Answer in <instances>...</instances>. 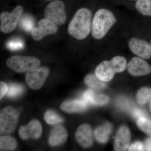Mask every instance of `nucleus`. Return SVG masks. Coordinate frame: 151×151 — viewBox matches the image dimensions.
I'll return each instance as SVG.
<instances>
[{
  "label": "nucleus",
  "mask_w": 151,
  "mask_h": 151,
  "mask_svg": "<svg viewBox=\"0 0 151 151\" xmlns=\"http://www.w3.org/2000/svg\"><path fill=\"white\" fill-rule=\"evenodd\" d=\"M92 13L86 8L78 10L68 27V32L78 40H82L89 35L92 27Z\"/></svg>",
  "instance_id": "obj_1"
},
{
  "label": "nucleus",
  "mask_w": 151,
  "mask_h": 151,
  "mask_svg": "<svg viewBox=\"0 0 151 151\" xmlns=\"http://www.w3.org/2000/svg\"><path fill=\"white\" fill-rule=\"evenodd\" d=\"M117 22L114 14L109 10L101 9L94 14L92 23V36L96 40L104 37Z\"/></svg>",
  "instance_id": "obj_2"
},
{
  "label": "nucleus",
  "mask_w": 151,
  "mask_h": 151,
  "mask_svg": "<svg viewBox=\"0 0 151 151\" xmlns=\"http://www.w3.org/2000/svg\"><path fill=\"white\" fill-rule=\"evenodd\" d=\"M7 66L19 73H24L38 67L40 64L39 59L34 57L13 56L6 61Z\"/></svg>",
  "instance_id": "obj_3"
},
{
  "label": "nucleus",
  "mask_w": 151,
  "mask_h": 151,
  "mask_svg": "<svg viewBox=\"0 0 151 151\" xmlns=\"http://www.w3.org/2000/svg\"><path fill=\"white\" fill-rule=\"evenodd\" d=\"M19 112L12 107H7L0 113V132L1 134H11L14 132L19 120Z\"/></svg>",
  "instance_id": "obj_4"
},
{
  "label": "nucleus",
  "mask_w": 151,
  "mask_h": 151,
  "mask_svg": "<svg viewBox=\"0 0 151 151\" xmlns=\"http://www.w3.org/2000/svg\"><path fill=\"white\" fill-rule=\"evenodd\" d=\"M23 12V9L20 6H17L11 12H2L0 15L1 32L7 34L13 31L21 19Z\"/></svg>",
  "instance_id": "obj_5"
},
{
  "label": "nucleus",
  "mask_w": 151,
  "mask_h": 151,
  "mask_svg": "<svg viewBox=\"0 0 151 151\" xmlns=\"http://www.w3.org/2000/svg\"><path fill=\"white\" fill-rule=\"evenodd\" d=\"M44 16L45 18L50 20L56 25L64 24L66 20L64 3L59 0L50 3L45 8Z\"/></svg>",
  "instance_id": "obj_6"
},
{
  "label": "nucleus",
  "mask_w": 151,
  "mask_h": 151,
  "mask_svg": "<svg viewBox=\"0 0 151 151\" xmlns=\"http://www.w3.org/2000/svg\"><path fill=\"white\" fill-rule=\"evenodd\" d=\"M49 74L46 67H37L27 71L26 74L27 84L31 89L37 90L43 86Z\"/></svg>",
  "instance_id": "obj_7"
},
{
  "label": "nucleus",
  "mask_w": 151,
  "mask_h": 151,
  "mask_svg": "<svg viewBox=\"0 0 151 151\" xmlns=\"http://www.w3.org/2000/svg\"><path fill=\"white\" fill-rule=\"evenodd\" d=\"M57 31L56 24L50 20L45 18L39 22L38 27L33 28L32 36L35 40L40 41L46 36L55 34Z\"/></svg>",
  "instance_id": "obj_8"
},
{
  "label": "nucleus",
  "mask_w": 151,
  "mask_h": 151,
  "mask_svg": "<svg viewBox=\"0 0 151 151\" xmlns=\"http://www.w3.org/2000/svg\"><path fill=\"white\" fill-rule=\"evenodd\" d=\"M128 45L130 50L139 57L145 59L150 58L151 45L146 41L132 37L129 40Z\"/></svg>",
  "instance_id": "obj_9"
},
{
  "label": "nucleus",
  "mask_w": 151,
  "mask_h": 151,
  "mask_svg": "<svg viewBox=\"0 0 151 151\" xmlns=\"http://www.w3.org/2000/svg\"><path fill=\"white\" fill-rule=\"evenodd\" d=\"M127 69L131 75L135 76L147 75L151 72V65L139 57L132 58L127 65Z\"/></svg>",
  "instance_id": "obj_10"
},
{
  "label": "nucleus",
  "mask_w": 151,
  "mask_h": 151,
  "mask_svg": "<svg viewBox=\"0 0 151 151\" xmlns=\"http://www.w3.org/2000/svg\"><path fill=\"white\" fill-rule=\"evenodd\" d=\"M42 133V127L37 120H33L27 125L20 127L19 134L22 139H27L29 138L37 139L40 137Z\"/></svg>",
  "instance_id": "obj_11"
},
{
  "label": "nucleus",
  "mask_w": 151,
  "mask_h": 151,
  "mask_svg": "<svg viewBox=\"0 0 151 151\" xmlns=\"http://www.w3.org/2000/svg\"><path fill=\"white\" fill-rule=\"evenodd\" d=\"M76 138L78 144L83 147H90L93 145L94 140L92 128L87 124L81 125L76 131Z\"/></svg>",
  "instance_id": "obj_12"
},
{
  "label": "nucleus",
  "mask_w": 151,
  "mask_h": 151,
  "mask_svg": "<svg viewBox=\"0 0 151 151\" xmlns=\"http://www.w3.org/2000/svg\"><path fill=\"white\" fill-rule=\"evenodd\" d=\"M130 140L131 133L129 128L127 126H122L116 134L114 142V149L116 151L126 150L129 146Z\"/></svg>",
  "instance_id": "obj_13"
},
{
  "label": "nucleus",
  "mask_w": 151,
  "mask_h": 151,
  "mask_svg": "<svg viewBox=\"0 0 151 151\" xmlns=\"http://www.w3.org/2000/svg\"><path fill=\"white\" fill-rule=\"evenodd\" d=\"M95 75L99 79L105 82L112 80L116 73L111 61L104 60L99 64L95 70Z\"/></svg>",
  "instance_id": "obj_14"
},
{
  "label": "nucleus",
  "mask_w": 151,
  "mask_h": 151,
  "mask_svg": "<svg viewBox=\"0 0 151 151\" xmlns=\"http://www.w3.org/2000/svg\"><path fill=\"white\" fill-rule=\"evenodd\" d=\"M67 137V132L65 128L62 126H57L52 131L49 138V144L53 147L60 145L65 142Z\"/></svg>",
  "instance_id": "obj_15"
},
{
  "label": "nucleus",
  "mask_w": 151,
  "mask_h": 151,
  "mask_svg": "<svg viewBox=\"0 0 151 151\" xmlns=\"http://www.w3.org/2000/svg\"><path fill=\"white\" fill-rule=\"evenodd\" d=\"M88 104L84 99L70 100L62 103L60 108L63 111L66 113H77L85 111L87 108Z\"/></svg>",
  "instance_id": "obj_16"
},
{
  "label": "nucleus",
  "mask_w": 151,
  "mask_h": 151,
  "mask_svg": "<svg viewBox=\"0 0 151 151\" xmlns=\"http://www.w3.org/2000/svg\"><path fill=\"white\" fill-rule=\"evenodd\" d=\"M83 99L88 104L102 106L109 102V97L103 94H99L92 89L86 90L83 94Z\"/></svg>",
  "instance_id": "obj_17"
},
{
  "label": "nucleus",
  "mask_w": 151,
  "mask_h": 151,
  "mask_svg": "<svg viewBox=\"0 0 151 151\" xmlns=\"http://www.w3.org/2000/svg\"><path fill=\"white\" fill-rule=\"evenodd\" d=\"M112 131V125L109 123H107L103 126L98 127L95 130L94 137L99 143L107 142Z\"/></svg>",
  "instance_id": "obj_18"
},
{
  "label": "nucleus",
  "mask_w": 151,
  "mask_h": 151,
  "mask_svg": "<svg viewBox=\"0 0 151 151\" xmlns=\"http://www.w3.org/2000/svg\"><path fill=\"white\" fill-rule=\"evenodd\" d=\"M84 82L89 87L95 90H102L106 86L105 82L99 79L95 74H90L86 76L84 78Z\"/></svg>",
  "instance_id": "obj_19"
},
{
  "label": "nucleus",
  "mask_w": 151,
  "mask_h": 151,
  "mask_svg": "<svg viewBox=\"0 0 151 151\" xmlns=\"http://www.w3.org/2000/svg\"><path fill=\"white\" fill-rule=\"evenodd\" d=\"M17 142L15 139L10 136H1L0 137L1 151H12L15 150Z\"/></svg>",
  "instance_id": "obj_20"
},
{
  "label": "nucleus",
  "mask_w": 151,
  "mask_h": 151,
  "mask_svg": "<svg viewBox=\"0 0 151 151\" xmlns=\"http://www.w3.org/2000/svg\"><path fill=\"white\" fill-rule=\"evenodd\" d=\"M135 7L142 15L151 17V0H137Z\"/></svg>",
  "instance_id": "obj_21"
},
{
  "label": "nucleus",
  "mask_w": 151,
  "mask_h": 151,
  "mask_svg": "<svg viewBox=\"0 0 151 151\" xmlns=\"http://www.w3.org/2000/svg\"><path fill=\"white\" fill-rule=\"evenodd\" d=\"M151 98V89L144 87L138 91L137 94L138 103L141 105H146L150 102Z\"/></svg>",
  "instance_id": "obj_22"
},
{
  "label": "nucleus",
  "mask_w": 151,
  "mask_h": 151,
  "mask_svg": "<svg viewBox=\"0 0 151 151\" xmlns=\"http://www.w3.org/2000/svg\"><path fill=\"white\" fill-rule=\"evenodd\" d=\"M110 61L116 73H121L126 69L127 61L124 57L116 56L113 57Z\"/></svg>",
  "instance_id": "obj_23"
},
{
  "label": "nucleus",
  "mask_w": 151,
  "mask_h": 151,
  "mask_svg": "<svg viewBox=\"0 0 151 151\" xmlns=\"http://www.w3.org/2000/svg\"><path fill=\"white\" fill-rule=\"evenodd\" d=\"M137 125L139 129L147 135L151 136V119L146 116L137 119Z\"/></svg>",
  "instance_id": "obj_24"
},
{
  "label": "nucleus",
  "mask_w": 151,
  "mask_h": 151,
  "mask_svg": "<svg viewBox=\"0 0 151 151\" xmlns=\"http://www.w3.org/2000/svg\"><path fill=\"white\" fill-rule=\"evenodd\" d=\"M45 120L50 125H55L62 123L63 119L54 111L49 110L45 115Z\"/></svg>",
  "instance_id": "obj_25"
},
{
  "label": "nucleus",
  "mask_w": 151,
  "mask_h": 151,
  "mask_svg": "<svg viewBox=\"0 0 151 151\" xmlns=\"http://www.w3.org/2000/svg\"><path fill=\"white\" fill-rule=\"evenodd\" d=\"M24 90V88L22 85L18 84H11L9 86L7 95L9 97L14 98L21 95Z\"/></svg>",
  "instance_id": "obj_26"
},
{
  "label": "nucleus",
  "mask_w": 151,
  "mask_h": 151,
  "mask_svg": "<svg viewBox=\"0 0 151 151\" xmlns=\"http://www.w3.org/2000/svg\"><path fill=\"white\" fill-rule=\"evenodd\" d=\"M20 26L25 31H32L34 28L33 19L29 16L24 17L21 19Z\"/></svg>",
  "instance_id": "obj_27"
},
{
  "label": "nucleus",
  "mask_w": 151,
  "mask_h": 151,
  "mask_svg": "<svg viewBox=\"0 0 151 151\" xmlns=\"http://www.w3.org/2000/svg\"><path fill=\"white\" fill-rule=\"evenodd\" d=\"M6 47L11 50H19L23 48V42L19 39H14L9 41L7 43Z\"/></svg>",
  "instance_id": "obj_28"
},
{
  "label": "nucleus",
  "mask_w": 151,
  "mask_h": 151,
  "mask_svg": "<svg viewBox=\"0 0 151 151\" xmlns=\"http://www.w3.org/2000/svg\"><path fill=\"white\" fill-rule=\"evenodd\" d=\"M129 151H144L145 150V146L140 142H137L129 146Z\"/></svg>",
  "instance_id": "obj_29"
},
{
  "label": "nucleus",
  "mask_w": 151,
  "mask_h": 151,
  "mask_svg": "<svg viewBox=\"0 0 151 151\" xmlns=\"http://www.w3.org/2000/svg\"><path fill=\"white\" fill-rule=\"evenodd\" d=\"M8 89V86L6 83L1 81L0 83V99H2L4 95L7 94Z\"/></svg>",
  "instance_id": "obj_30"
},
{
  "label": "nucleus",
  "mask_w": 151,
  "mask_h": 151,
  "mask_svg": "<svg viewBox=\"0 0 151 151\" xmlns=\"http://www.w3.org/2000/svg\"><path fill=\"white\" fill-rule=\"evenodd\" d=\"M132 115L135 118L137 119H139V118H141V117H145L146 116L145 113V112L142 111V110H141L140 109H134L132 111Z\"/></svg>",
  "instance_id": "obj_31"
},
{
  "label": "nucleus",
  "mask_w": 151,
  "mask_h": 151,
  "mask_svg": "<svg viewBox=\"0 0 151 151\" xmlns=\"http://www.w3.org/2000/svg\"><path fill=\"white\" fill-rule=\"evenodd\" d=\"M145 147L147 150L151 151V137L146 140L145 142Z\"/></svg>",
  "instance_id": "obj_32"
},
{
  "label": "nucleus",
  "mask_w": 151,
  "mask_h": 151,
  "mask_svg": "<svg viewBox=\"0 0 151 151\" xmlns=\"http://www.w3.org/2000/svg\"><path fill=\"white\" fill-rule=\"evenodd\" d=\"M149 108H150V111L151 112V98L150 101V105H149Z\"/></svg>",
  "instance_id": "obj_33"
},
{
  "label": "nucleus",
  "mask_w": 151,
  "mask_h": 151,
  "mask_svg": "<svg viewBox=\"0 0 151 151\" xmlns=\"http://www.w3.org/2000/svg\"></svg>",
  "instance_id": "obj_34"
}]
</instances>
